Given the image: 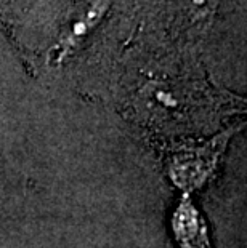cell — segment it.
Segmentation results:
<instances>
[{
	"label": "cell",
	"instance_id": "obj_1",
	"mask_svg": "<svg viewBox=\"0 0 247 248\" xmlns=\"http://www.w3.org/2000/svg\"><path fill=\"white\" fill-rule=\"evenodd\" d=\"M175 231H178L185 248H209L204 226L191 205H183L180 208L178 218H175Z\"/></svg>",
	"mask_w": 247,
	"mask_h": 248
}]
</instances>
